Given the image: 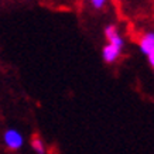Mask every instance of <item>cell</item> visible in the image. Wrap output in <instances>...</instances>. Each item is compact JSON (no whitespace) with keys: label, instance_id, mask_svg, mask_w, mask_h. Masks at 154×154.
Instances as JSON below:
<instances>
[{"label":"cell","instance_id":"6da1fadb","mask_svg":"<svg viewBox=\"0 0 154 154\" xmlns=\"http://www.w3.org/2000/svg\"><path fill=\"white\" fill-rule=\"evenodd\" d=\"M140 50L149 57L150 65H154V34L147 33L140 40Z\"/></svg>","mask_w":154,"mask_h":154},{"label":"cell","instance_id":"7a4b0ae2","mask_svg":"<svg viewBox=\"0 0 154 154\" xmlns=\"http://www.w3.org/2000/svg\"><path fill=\"white\" fill-rule=\"evenodd\" d=\"M5 143L9 146L10 149L17 150L21 147V144H23V137H21V134H20L19 131L7 130L5 133Z\"/></svg>","mask_w":154,"mask_h":154},{"label":"cell","instance_id":"3957f363","mask_svg":"<svg viewBox=\"0 0 154 154\" xmlns=\"http://www.w3.org/2000/svg\"><path fill=\"white\" fill-rule=\"evenodd\" d=\"M120 51H122L120 47H117L115 44H110V42H109L106 47L103 48V60L106 61V62H109V64H112V62H115V61L117 60Z\"/></svg>","mask_w":154,"mask_h":154},{"label":"cell","instance_id":"277c9868","mask_svg":"<svg viewBox=\"0 0 154 154\" xmlns=\"http://www.w3.org/2000/svg\"><path fill=\"white\" fill-rule=\"evenodd\" d=\"M105 35H106L107 41L110 42V44H115L117 47L123 48V40H122V37L119 35L117 28L115 27V26H107L106 30H105Z\"/></svg>","mask_w":154,"mask_h":154},{"label":"cell","instance_id":"5b68a950","mask_svg":"<svg viewBox=\"0 0 154 154\" xmlns=\"http://www.w3.org/2000/svg\"><path fill=\"white\" fill-rule=\"evenodd\" d=\"M31 147H33L38 154H44L45 149H44V143L41 141V139L38 137V134H34L31 137Z\"/></svg>","mask_w":154,"mask_h":154},{"label":"cell","instance_id":"8992f818","mask_svg":"<svg viewBox=\"0 0 154 154\" xmlns=\"http://www.w3.org/2000/svg\"><path fill=\"white\" fill-rule=\"evenodd\" d=\"M91 3H92L95 9H102L105 3H106V0H91Z\"/></svg>","mask_w":154,"mask_h":154}]
</instances>
